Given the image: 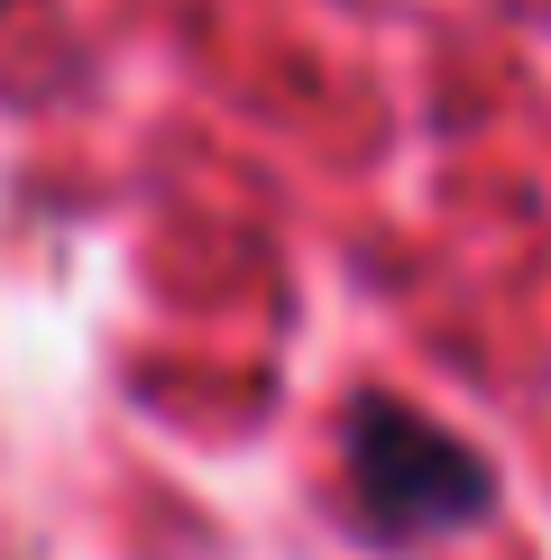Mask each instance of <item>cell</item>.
Segmentation results:
<instances>
[{
	"label": "cell",
	"instance_id": "6da1fadb",
	"mask_svg": "<svg viewBox=\"0 0 551 560\" xmlns=\"http://www.w3.org/2000/svg\"><path fill=\"white\" fill-rule=\"evenodd\" d=\"M340 459H350L359 524L377 542H432V533H459L496 505L488 451L459 441L450 423H432V413H413L405 395H350Z\"/></svg>",
	"mask_w": 551,
	"mask_h": 560
}]
</instances>
